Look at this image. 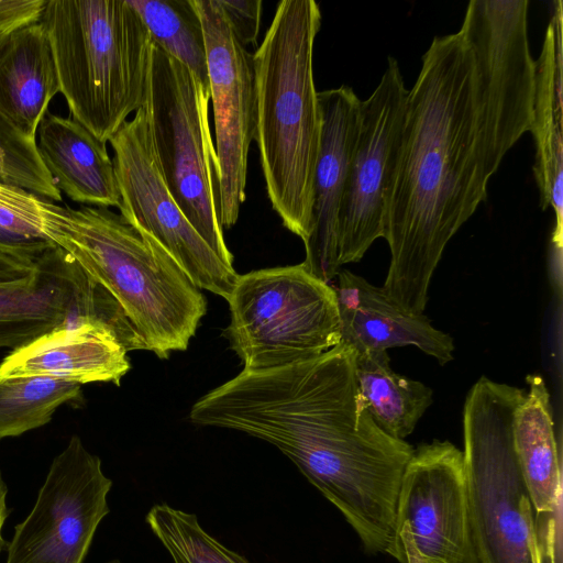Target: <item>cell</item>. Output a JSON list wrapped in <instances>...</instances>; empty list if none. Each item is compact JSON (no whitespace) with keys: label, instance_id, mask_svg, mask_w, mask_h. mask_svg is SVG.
Returning a JSON list of instances; mask_svg holds the SVG:
<instances>
[{"label":"cell","instance_id":"cell-1","mask_svg":"<svg viewBox=\"0 0 563 563\" xmlns=\"http://www.w3.org/2000/svg\"><path fill=\"white\" fill-rule=\"evenodd\" d=\"M355 357L339 343L286 366L243 368L211 391L206 421L276 446L338 508L367 552L405 563L397 503L413 446L374 421L357 387Z\"/></svg>","mask_w":563,"mask_h":563},{"label":"cell","instance_id":"cell-2","mask_svg":"<svg viewBox=\"0 0 563 563\" xmlns=\"http://www.w3.org/2000/svg\"><path fill=\"white\" fill-rule=\"evenodd\" d=\"M495 173L472 49L461 30L435 36L408 90L387 194L382 288L401 310L423 313L446 244L486 200Z\"/></svg>","mask_w":563,"mask_h":563},{"label":"cell","instance_id":"cell-3","mask_svg":"<svg viewBox=\"0 0 563 563\" xmlns=\"http://www.w3.org/2000/svg\"><path fill=\"white\" fill-rule=\"evenodd\" d=\"M321 11L283 0L253 54L255 132L266 192L283 225L303 242L312 227L313 179L322 117L313 78Z\"/></svg>","mask_w":563,"mask_h":563},{"label":"cell","instance_id":"cell-4","mask_svg":"<svg viewBox=\"0 0 563 563\" xmlns=\"http://www.w3.org/2000/svg\"><path fill=\"white\" fill-rule=\"evenodd\" d=\"M45 239L118 301L159 358L187 350L207 300L151 235L109 208H71L41 199Z\"/></svg>","mask_w":563,"mask_h":563},{"label":"cell","instance_id":"cell-5","mask_svg":"<svg viewBox=\"0 0 563 563\" xmlns=\"http://www.w3.org/2000/svg\"><path fill=\"white\" fill-rule=\"evenodd\" d=\"M41 23L71 119L109 142L145 103L147 27L128 0H46Z\"/></svg>","mask_w":563,"mask_h":563},{"label":"cell","instance_id":"cell-6","mask_svg":"<svg viewBox=\"0 0 563 563\" xmlns=\"http://www.w3.org/2000/svg\"><path fill=\"white\" fill-rule=\"evenodd\" d=\"M526 390L482 376L463 408L464 473L478 563H542L534 509L512 438Z\"/></svg>","mask_w":563,"mask_h":563},{"label":"cell","instance_id":"cell-7","mask_svg":"<svg viewBox=\"0 0 563 563\" xmlns=\"http://www.w3.org/2000/svg\"><path fill=\"white\" fill-rule=\"evenodd\" d=\"M223 334L244 369L286 366L341 341L333 286L300 263L239 275Z\"/></svg>","mask_w":563,"mask_h":563},{"label":"cell","instance_id":"cell-8","mask_svg":"<svg viewBox=\"0 0 563 563\" xmlns=\"http://www.w3.org/2000/svg\"><path fill=\"white\" fill-rule=\"evenodd\" d=\"M210 92L153 42L145 104L164 180L191 225L233 267L218 218V164L209 124Z\"/></svg>","mask_w":563,"mask_h":563},{"label":"cell","instance_id":"cell-9","mask_svg":"<svg viewBox=\"0 0 563 563\" xmlns=\"http://www.w3.org/2000/svg\"><path fill=\"white\" fill-rule=\"evenodd\" d=\"M109 142L120 192V214L158 242L198 288L227 300L239 275L200 236L169 192L145 103Z\"/></svg>","mask_w":563,"mask_h":563},{"label":"cell","instance_id":"cell-10","mask_svg":"<svg viewBox=\"0 0 563 563\" xmlns=\"http://www.w3.org/2000/svg\"><path fill=\"white\" fill-rule=\"evenodd\" d=\"M528 7V0H472L460 29L472 49L496 172L532 121L536 60Z\"/></svg>","mask_w":563,"mask_h":563},{"label":"cell","instance_id":"cell-11","mask_svg":"<svg viewBox=\"0 0 563 563\" xmlns=\"http://www.w3.org/2000/svg\"><path fill=\"white\" fill-rule=\"evenodd\" d=\"M112 481L73 435L58 453L26 518L15 526L5 563H84L109 514Z\"/></svg>","mask_w":563,"mask_h":563},{"label":"cell","instance_id":"cell-12","mask_svg":"<svg viewBox=\"0 0 563 563\" xmlns=\"http://www.w3.org/2000/svg\"><path fill=\"white\" fill-rule=\"evenodd\" d=\"M408 90L398 62L361 101L360 125L338 222V264L361 261L385 234L387 194L400 145Z\"/></svg>","mask_w":563,"mask_h":563},{"label":"cell","instance_id":"cell-13","mask_svg":"<svg viewBox=\"0 0 563 563\" xmlns=\"http://www.w3.org/2000/svg\"><path fill=\"white\" fill-rule=\"evenodd\" d=\"M203 30L218 164V218L232 228L245 200L255 132L253 54L235 37L218 0H191Z\"/></svg>","mask_w":563,"mask_h":563},{"label":"cell","instance_id":"cell-14","mask_svg":"<svg viewBox=\"0 0 563 563\" xmlns=\"http://www.w3.org/2000/svg\"><path fill=\"white\" fill-rule=\"evenodd\" d=\"M404 526L424 563H478L470 521L463 452L449 441L413 448L397 503Z\"/></svg>","mask_w":563,"mask_h":563},{"label":"cell","instance_id":"cell-15","mask_svg":"<svg viewBox=\"0 0 563 563\" xmlns=\"http://www.w3.org/2000/svg\"><path fill=\"white\" fill-rule=\"evenodd\" d=\"M110 313L106 290L54 245L35 275L0 284V349L14 350L73 322L95 319L107 323Z\"/></svg>","mask_w":563,"mask_h":563},{"label":"cell","instance_id":"cell-16","mask_svg":"<svg viewBox=\"0 0 563 563\" xmlns=\"http://www.w3.org/2000/svg\"><path fill=\"white\" fill-rule=\"evenodd\" d=\"M321 144L313 179L312 227L303 267L329 283L338 264V222L360 125L361 101L345 85L318 91Z\"/></svg>","mask_w":563,"mask_h":563},{"label":"cell","instance_id":"cell-17","mask_svg":"<svg viewBox=\"0 0 563 563\" xmlns=\"http://www.w3.org/2000/svg\"><path fill=\"white\" fill-rule=\"evenodd\" d=\"M128 351L115 333L96 321L59 325L12 350L0 363V379L45 376L79 385H120L130 371Z\"/></svg>","mask_w":563,"mask_h":563},{"label":"cell","instance_id":"cell-18","mask_svg":"<svg viewBox=\"0 0 563 563\" xmlns=\"http://www.w3.org/2000/svg\"><path fill=\"white\" fill-rule=\"evenodd\" d=\"M335 277L340 343L356 353L413 345L441 365L453 360V339L434 328L423 313L401 310L382 287L347 269L341 268Z\"/></svg>","mask_w":563,"mask_h":563},{"label":"cell","instance_id":"cell-19","mask_svg":"<svg viewBox=\"0 0 563 563\" xmlns=\"http://www.w3.org/2000/svg\"><path fill=\"white\" fill-rule=\"evenodd\" d=\"M563 5L554 2L541 49L536 60L532 121L529 132L536 143L534 178L543 210L552 208V239L563 231Z\"/></svg>","mask_w":563,"mask_h":563},{"label":"cell","instance_id":"cell-20","mask_svg":"<svg viewBox=\"0 0 563 563\" xmlns=\"http://www.w3.org/2000/svg\"><path fill=\"white\" fill-rule=\"evenodd\" d=\"M41 157L60 192L82 206L120 207L107 143L70 118L47 112L37 129Z\"/></svg>","mask_w":563,"mask_h":563},{"label":"cell","instance_id":"cell-21","mask_svg":"<svg viewBox=\"0 0 563 563\" xmlns=\"http://www.w3.org/2000/svg\"><path fill=\"white\" fill-rule=\"evenodd\" d=\"M59 81L48 35L41 23L13 33L0 47V117L36 139Z\"/></svg>","mask_w":563,"mask_h":563},{"label":"cell","instance_id":"cell-22","mask_svg":"<svg viewBox=\"0 0 563 563\" xmlns=\"http://www.w3.org/2000/svg\"><path fill=\"white\" fill-rule=\"evenodd\" d=\"M527 382L529 389L515 411L512 438L538 519L552 517L558 509L561 471L548 387L538 375H529Z\"/></svg>","mask_w":563,"mask_h":563},{"label":"cell","instance_id":"cell-23","mask_svg":"<svg viewBox=\"0 0 563 563\" xmlns=\"http://www.w3.org/2000/svg\"><path fill=\"white\" fill-rule=\"evenodd\" d=\"M355 376L374 421L395 439L411 434L432 405V389L394 372L387 351L356 353Z\"/></svg>","mask_w":563,"mask_h":563},{"label":"cell","instance_id":"cell-24","mask_svg":"<svg viewBox=\"0 0 563 563\" xmlns=\"http://www.w3.org/2000/svg\"><path fill=\"white\" fill-rule=\"evenodd\" d=\"M152 42L185 65L210 92L207 49L200 18L191 0H128Z\"/></svg>","mask_w":563,"mask_h":563},{"label":"cell","instance_id":"cell-25","mask_svg":"<svg viewBox=\"0 0 563 563\" xmlns=\"http://www.w3.org/2000/svg\"><path fill=\"white\" fill-rule=\"evenodd\" d=\"M81 396V385L45 376L0 379V440L47 424L57 408Z\"/></svg>","mask_w":563,"mask_h":563},{"label":"cell","instance_id":"cell-26","mask_svg":"<svg viewBox=\"0 0 563 563\" xmlns=\"http://www.w3.org/2000/svg\"><path fill=\"white\" fill-rule=\"evenodd\" d=\"M145 519L174 563H251L205 531L195 514L157 504Z\"/></svg>","mask_w":563,"mask_h":563},{"label":"cell","instance_id":"cell-27","mask_svg":"<svg viewBox=\"0 0 563 563\" xmlns=\"http://www.w3.org/2000/svg\"><path fill=\"white\" fill-rule=\"evenodd\" d=\"M0 184L53 202L63 201L62 192L41 157L36 139L24 135L1 117Z\"/></svg>","mask_w":563,"mask_h":563},{"label":"cell","instance_id":"cell-28","mask_svg":"<svg viewBox=\"0 0 563 563\" xmlns=\"http://www.w3.org/2000/svg\"><path fill=\"white\" fill-rule=\"evenodd\" d=\"M41 199L25 190L0 184V229L23 238L47 241L42 230Z\"/></svg>","mask_w":563,"mask_h":563},{"label":"cell","instance_id":"cell-29","mask_svg":"<svg viewBox=\"0 0 563 563\" xmlns=\"http://www.w3.org/2000/svg\"><path fill=\"white\" fill-rule=\"evenodd\" d=\"M236 40L256 46L262 16V0H218Z\"/></svg>","mask_w":563,"mask_h":563},{"label":"cell","instance_id":"cell-30","mask_svg":"<svg viewBox=\"0 0 563 563\" xmlns=\"http://www.w3.org/2000/svg\"><path fill=\"white\" fill-rule=\"evenodd\" d=\"M46 0H0V47L16 31L41 21Z\"/></svg>","mask_w":563,"mask_h":563},{"label":"cell","instance_id":"cell-31","mask_svg":"<svg viewBox=\"0 0 563 563\" xmlns=\"http://www.w3.org/2000/svg\"><path fill=\"white\" fill-rule=\"evenodd\" d=\"M43 255L40 258H33L0 251V284L15 283L32 277L40 271Z\"/></svg>","mask_w":563,"mask_h":563},{"label":"cell","instance_id":"cell-32","mask_svg":"<svg viewBox=\"0 0 563 563\" xmlns=\"http://www.w3.org/2000/svg\"><path fill=\"white\" fill-rule=\"evenodd\" d=\"M53 243L45 240L27 239L0 229V251L40 258Z\"/></svg>","mask_w":563,"mask_h":563},{"label":"cell","instance_id":"cell-33","mask_svg":"<svg viewBox=\"0 0 563 563\" xmlns=\"http://www.w3.org/2000/svg\"><path fill=\"white\" fill-rule=\"evenodd\" d=\"M398 533L406 554V563H424L416 551L407 529L401 526L398 529Z\"/></svg>","mask_w":563,"mask_h":563},{"label":"cell","instance_id":"cell-34","mask_svg":"<svg viewBox=\"0 0 563 563\" xmlns=\"http://www.w3.org/2000/svg\"><path fill=\"white\" fill-rule=\"evenodd\" d=\"M7 495H8V487L7 484L2 477L1 471H0V551L2 550L4 545V540L2 537V528L4 525V521L9 515V510L7 507Z\"/></svg>","mask_w":563,"mask_h":563},{"label":"cell","instance_id":"cell-35","mask_svg":"<svg viewBox=\"0 0 563 563\" xmlns=\"http://www.w3.org/2000/svg\"><path fill=\"white\" fill-rule=\"evenodd\" d=\"M107 563H120V561L119 560H112V561H109Z\"/></svg>","mask_w":563,"mask_h":563}]
</instances>
